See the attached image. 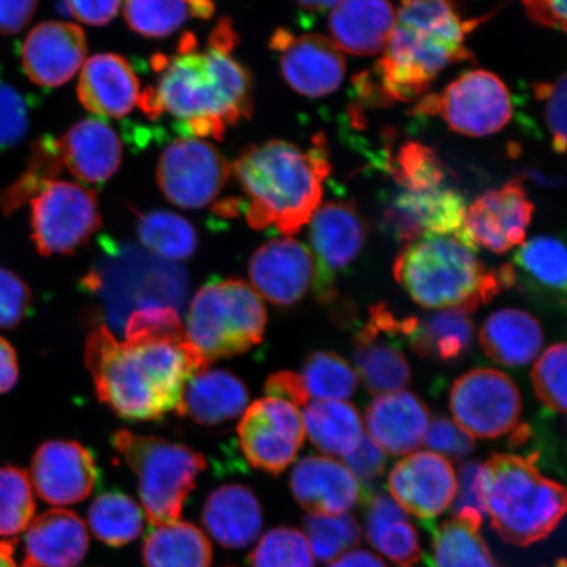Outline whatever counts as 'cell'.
<instances>
[{
  "label": "cell",
  "instance_id": "cell-6",
  "mask_svg": "<svg viewBox=\"0 0 567 567\" xmlns=\"http://www.w3.org/2000/svg\"><path fill=\"white\" fill-rule=\"evenodd\" d=\"M478 487L482 514L503 542L528 547L547 538L564 519L566 491L544 477L535 457L499 453L481 464Z\"/></svg>",
  "mask_w": 567,
  "mask_h": 567
},
{
  "label": "cell",
  "instance_id": "cell-29",
  "mask_svg": "<svg viewBox=\"0 0 567 567\" xmlns=\"http://www.w3.org/2000/svg\"><path fill=\"white\" fill-rule=\"evenodd\" d=\"M203 524L223 547L243 549L257 540L264 527V509L250 488L224 485L205 502Z\"/></svg>",
  "mask_w": 567,
  "mask_h": 567
},
{
  "label": "cell",
  "instance_id": "cell-12",
  "mask_svg": "<svg viewBox=\"0 0 567 567\" xmlns=\"http://www.w3.org/2000/svg\"><path fill=\"white\" fill-rule=\"evenodd\" d=\"M453 420L473 439H495L519 423L522 396L507 374L477 368L461 375L451 389Z\"/></svg>",
  "mask_w": 567,
  "mask_h": 567
},
{
  "label": "cell",
  "instance_id": "cell-23",
  "mask_svg": "<svg viewBox=\"0 0 567 567\" xmlns=\"http://www.w3.org/2000/svg\"><path fill=\"white\" fill-rule=\"evenodd\" d=\"M290 488L309 515H347L363 495L358 480L344 464L323 456H309L297 463Z\"/></svg>",
  "mask_w": 567,
  "mask_h": 567
},
{
  "label": "cell",
  "instance_id": "cell-40",
  "mask_svg": "<svg viewBox=\"0 0 567 567\" xmlns=\"http://www.w3.org/2000/svg\"><path fill=\"white\" fill-rule=\"evenodd\" d=\"M89 526L97 540L110 547H124L142 534L144 512L130 495L105 493L92 503Z\"/></svg>",
  "mask_w": 567,
  "mask_h": 567
},
{
  "label": "cell",
  "instance_id": "cell-42",
  "mask_svg": "<svg viewBox=\"0 0 567 567\" xmlns=\"http://www.w3.org/2000/svg\"><path fill=\"white\" fill-rule=\"evenodd\" d=\"M35 501L30 474L0 466V537L16 538L34 519Z\"/></svg>",
  "mask_w": 567,
  "mask_h": 567
},
{
  "label": "cell",
  "instance_id": "cell-60",
  "mask_svg": "<svg viewBox=\"0 0 567 567\" xmlns=\"http://www.w3.org/2000/svg\"><path fill=\"white\" fill-rule=\"evenodd\" d=\"M302 9L309 11H324L336 7L339 0H296Z\"/></svg>",
  "mask_w": 567,
  "mask_h": 567
},
{
  "label": "cell",
  "instance_id": "cell-54",
  "mask_svg": "<svg viewBox=\"0 0 567 567\" xmlns=\"http://www.w3.org/2000/svg\"><path fill=\"white\" fill-rule=\"evenodd\" d=\"M266 393L272 399L292 403L296 408L307 405L310 399L301 374L289 371L269 375L266 381Z\"/></svg>",
  "mask_w": 567,
  "mask_h": 567
},
{
  "label": "cell",
  "instance_id": "cell-51",
  "mask_svg": "<svg viewBox=\"0 0 567 567\" xmlns=\"http://www.w3.org/2000/svg\"><path fill=\"white\" fill-rule=\"evenodd\" d=\"M30 126L25 99L10 84L0 82V147H11L24 138Z\"/></svg>",
  "mask_w": 567,
  "mask_h": 567
},
{
  "label": "cell",
  "instance_id": "cell-32",
  "mask_svg": "<svg viewBox=\"0 0 567 567\" xmlns=\"http://www.w3.org/2000/svg\"><path fill=\"white\" fill-rule=\"evenodd\" d=\"M544 332L540 322L519 309H502L488 317L480 331L482 350L495 363L522 367L540 353Z\"/></svg>",
  "mask_w": 567,
  "mask_h": 567
},
{
  "label": "cell",
  "instance_id": "cell-8",
  "mask_svg": "<svg viewBox=\"0 0 567 567\" xmlns=\"http://www.w3.org/2000/svg\"><path fill=\"white\" fill-rule=\"evenodd\" d=\"M267 311L257 290L243 279L209 281L190 301L187 338L208 364L261 343Z\"/></svg>",
  "mask_w": 567,
  "mask_h": 567
},
{
  "label": "cell",
  "instance_id": "cell-4",
  "mask_svg": "<svg viewBox=\"0 0 567 567\" xmlns=\"http://www.w3.org/2000/svg\"><path fill=\"white\" fill-rule=\"evenodd\" d=\"M482 20L463 19L453 0H402L374 69L382 101H420L443 70L472 60L466 35Z\"/></svg>",
  "mask_w": 567,
  "mask_h": 567
},
{
  "label": "cell",
  "instance_id": "cell-61",
  "mask_svg": "<svg viewBox=\"0 0 567 567\" xmlns=\"http://www.w3.org/2000/svg\"><path fill=\"white\" fill-rule=\"evenodd\" d=\"M0 567H17L13 559V543L0 540Z\"/></svg>",
  "mask_w": 567,
  "mask_h": 567
},
{
  "label": "cell",
  "instance_id": "cell-34",
  "mask_svg": "<svg viewBox=\"0 0 567 567\" xmlns=\"http://www.w3.org/2000/svg\"><path fill=\"white\" fill-rule=\"evenodd\" d=\"M482 514L463 508L432 529L430 567H501L481 536Z\"/></svg>",
  "mask_w": 567,
  "mask_h": 567
},
{
  "label": "cell",
  "instance_id": "cell-24",
  "mask_svg": "<svg viewBox=\"0 0 567 567\" xmlns=\"http://www.w3.org/2000/svg\"><path fill=\"white\" fill-rule=\"evenodd\" d=\"M76 94L92 115L123 118L138 105L141 86L124 56L102 53L84 62Z\"/></svg>",
  "mask_w": 567,
  "mask_h": 567
},
{
  "label": "cell",
  "instance_id": "cell-62",
  "mask_svg": "<svg viewBox=\"0 0 567 567\" xmlns=\"http://www.w3.org/2000/svg\"><path fill=\"white\" fill-rule=\"evenodd\" d=\"M553 567H566L565 558L558 559V561Z\"/></svg>",
  "mask_w": 567,
  "mask_h": 567
},
{
  "label": "cell",
  "instance_id": "cell-17",
  "mask_svg": "<svg viewBox=\"0 0 567 567\" xmlns=\"http://www.w3.org/2000/svg\"><path fill=\"white\" fill-rule=\"evenodd\" d=\"M388 487L403 512L429 524L452 505L457 476L450 461L437 453L415 452L393 467Z\"/></svg>",
  "mask_w": 567,
  "mask_h": 567
},
{
  "label": "cell",
  "instance_id": "cell-22",
  "mask_svg": "<svg viewBox=\"0 0 567 567\" xmlns=\"http://www.w3.org/2000/svg\"><path fill=\"white\" fill-rule=\"evenodd\" d=\"M465 213L463 196L443 186L405 190L389 205L385 218L395 237L409 244L429 234H463Z\"/></svg>",
  "mask_w": 567,
  "mask_h": 567
},
{
  "label": "cell",
  "instance_id": "cell-37",
  "mask_svg": "<svg viewBox=\"0 0 567 567\" xmlns=\"http://www.w3.org/2000/svg\"><path fill=\"white\" fill-rule=\"evenodd\" d=\"M142 557L146 567H210L213 548L200 528L177 520L154 527Z\"/></svg>",
  "mask_w": 567,
  "mask_h": 567
},
{
  "label": "cell",
  "instance_id": "cell-2",
  "mask_svg": "<svg viewBox=\"0 0 567 567\" xmlns=\"http://www.w3.org/2000/svg\"><path fill=\"white\" fill-rule=\"evenodd\" d=\"M84 363L99 401L126 421L162 420L181 406L184 389L208 368L187 337H113L105 326L91 332Z\"/></svg>",
  "mask_w": 567,
  "mask_h": 567
},
{
  "label": "cell",
  "instance_id": "cell-39",
  "mask_svg": "<svg viewBox=\"0 0 567 567\" xmlns=\"http://www.w3.org/2000/svg\"><path fill=\"white\" fill-rule=\"evenodd\" d=\"M137 237L148 252L174 261L193 258L198 245L197 231L187 218L168 210L137 213Z\"/></svg>",
  "mask_w": 567,
  "mask_h": 567
},
{
  "label": "cell",
  "instance_id": "cell-7",
  "mask_svg": "<svg viewBox=\"0 0 567 567\" xmlns=\"http://www.w3.org/2000/svg\"><path fill=\"white\" fill-rule=\"evenodd\" d=\"M118 455L138 480V493L153 527L181 520L184 503L194 491L207 458L184 444L157 436L117 431L112 437Z\"/></svg>",
  "mask_w": 567,
  "mask_h": 567
},
{
  "label": "cell",
  "instance_id": "cell-9",
  "mask_svg": "<svg viewBox=\"0 0 567 567\" xmlns=\"http://www.w3.org/2000/svg\"><path fill=\"white\" fill-rule=\"evenodd\" d=\"M414 112L441 116L453 132L464 136L486 137L509 123L513 101L498 75L473 70L458 76L441 94L424 95Z\"/></svg>",
  "mask_w": 567,
  "mask_h": 567
},
{
  "label": "cell",
  "instance_id": "cell-63",
  "mask_svg": "<svg viewBox=\"0 0 567 567\" xmlns=\"http://www.w3.org/2000/svg\"><path fill=\"white\" fill-rule=\"evenodd\" d=\"M402 567H410V566H402Z\"/></svg>",
  "mask_w": 567,
  "mask_h": 567
},
{
  "label": "cell",
  "instance_id": "cell-35",
  "mask_svg": "<svg viewBox=\"0 0 567 567\" xmlns=\"http://www.w3.org/2000/svg\"><path fill=\"white\" fill-rule=\"evenodd\" d=\"M365 535L372 547L382 556L401 566L421 561L420 536L403 509L392 496L374 494L364 498Z\"/></svg>",
  "mask_w": 567,
  "mask_h": 567
},
{
  "label": "cell",
  "instance_id": "cell-46",
  "mask_svg": "<svg viewBox=\"0 0 567 567\" xmlns=\"http://www.w3.org/2000/svg\"><path fill=\"white\" fill-rule=\"evenodd\" d=\"M252 567H316L303 532L292 527L272 528L251 551Z\"/></svg>",
  "mask_w": 567,
  "mask_h": 567
},
{
  "label": "cell",
  "instance_id": "cell-10",
  "mask_svg": "<svg viewBox=\"0 0 567 567\" xmlns=\"http://www.w3.org/2000/svg\"><path fill=\"white\" fill-rule=\"evenodd\" d=\"M30 202L31 237L44 257L74 254L102 228L97 197L81 184L49 182Z\"/></svg>",
  "mask_w": 567,
  "mask_h": 567
},
{
  "label": "cell",
  "instance_id": "cell-5",
  "mask_svg": "<svg viewBox=\"0 0 567 567\" xmlns=\"http://www.w3.org/2000/svg\"><path fill=\"white\" fill-rule=\"evenodd\" d=\"M396 282L411 299L431 310L472 313L503 287L498 269L487 271L477 247L463 234H429L411 240L395 259Z\"/></svg>",
  "mask_w": 567,
  "mask_h": 567
},
{
  "label": "cell",
  "instance_id": "cell-48",
  "mask_svg": "<svg viewBox=\"0 0 567 567\" xmlns=\"http://www.w3.org/2000/svg\"><path fill=\"white\" fill-rule=\"evenodd\" d=\"M32 292L16 272L0 267V329L17 328L30 315Z\"/></svg>",
  "mask_w": 567,
  "mask_h": 567
},
{
  "label": "cell",
  "instance_id": "cell-55",
  "mask_svg": "<svg viewBox=\"0 0 567 567\" xmlns=\"http://www.w3.org/2000/svg\"><path fill=\"white\" fill-rule=\"evenodd\" d=\"M39 0H0V34H16L30 24Z\"/></svg>",
  "mask_w": 567,
  "mask_h": 567
},
{
  "label": "cell",
  "instance_id": "cell-41",
  "mask_svg": "<svg viewBox=\"0 0 567 567\" xmlns=\"http://www.w3.org/2000/svg\"><path fill=\"white\" fill-rule=\"evenodd\" d=\"M305 389L316 400L343 401L357 392V372L334 352L317 351L305 360L301 374Z\"/></svg>",
  "mask_w": 567,
  "mask_h": 567
},
{
  "label": "cell",
  "instance_id": "cell-13",
  "mask_svg": "<svg viewBox=\"0 0 567 567\" xmlns=\"http://www.w3.org/2000/svg\"><path fill=\"white\" fill-rule=\"evenodd\" d=\"M309 224L315 293L319 302L329 303L337 297V276L363 250L368 228L357 207L347 202L319 205Z\"/></svg>",
  "mask_w": 567,
  "mask_h": 567
},
{
  "label": "cell",
  "instance_id": "cell-15",
  "mask_svg": "<svg viewBox=\"0 0 567 567\" xmlns=\"http://www.w3.org/2000/svg\"><path fill=\"white\" fill-rule=\"evenodd\" d=\"M271 48L279 55L284 80L297 94L307 97L328 96L344 80L343 52L328 35H297L287 30H278L272 35Z\"/></svg>",
  "mask_w": 567,
  "mask_h": 567
},
{
  "label": "cell",
  "instance_id": "cell-56",
  "mask_svg": "<svg viewBox=\"0 0 567 567\" xmlns=\"http://www.w3.org/2000/svg\"><path fill=\"white\" fill-rule=\"evenodd\" d=\"M534 23L566 32V0H522Z\"/></svg>",
  "mask_w": 567,
  "mask_h": 567
},
{
  "label": "cell",
  "instance_id": "cell-47",
  "mask_svg": "<svg viewBox=\"0 0 567 567\" xmlns=\"http://www.w3.org/2000/svg\"><path fill=\"white\" fill-rule=\"evenodd\" d=\"M537 399L555 413L566 411V346L559 343L549 347L536 361L532 371Z\"/></svg>",
  "mask_w": 567,
  "mask_h": 567
},
{
  "label": "cell",
  "instance_id": "cell-58",
  "mask_svg": "<svg viewBox=\"0 0 567 567\" xmlns=\"http://www.w3.org/2000/svg\"><path fill=\"white\" fill-rule=\"evenodd\" d=\"M19 380V363L16 349L9 340L0 337V394L9 393Z\"/></svg>",
  "mask_w": 567,
  "mask_h": 567
},
{
  "label": "cell",
  "instance_id": "cell-53",
  "mask_svg": "<svg viewBox=\"0 0 567 567\" xmlns=\"http://www.w3.org/2000/svg\"><path fill=\"white\" fill-rule=\"evenodd\" d=\"M123 0H65L70 16L83 24L101 27L116 18Z\"/></svg>",
  "mask_w": 567,
  "mask_h": 567
},
{
  "label": "cell",
  "instance_id": "cell-38",
  "mask_svg": "<svg viewBox=\"0 0 567 567\" xmlns=\"http://www.w3.org/2000/svg\"><path fill=\"white\" fill-rule=\"evenodd\" d=\"M215 10L213 0H125L124 17L132 31L163 39L190 19H210Z\"/></svg>",
  "mask_w": 567,
  "mask_h": 567
},
{
  "label": "cell",
  "instance_id": "cell-57",
  "mask_svg": "<svg viewBox=\"0 0 567 567\" xmlns=\"http://www.w3.org/2000/svg\"><path fill=\"white\" fill-rule=\"evenodd\" d=\"M481 464L467 463L460 467L457 476V491L452 505L455 513L463 508H474L482 514L478 473ZM484 515V514H482Z\"/></svg>",
  "mask_w": 567,
  "mask_h": 567
},
{
  "label": "cell",
  "instance_id": "cell-59",
  "mask_svg": "<svg viewBox=\"0 0 567 567\" xmlns=\"http://www.w3.org/2000/svg\"><path fill=\"white\" fill-rule=\"evenodd\" d=\"M328 567H388L379 556L363 549H353L331 561Z\"/></svg>",
  "mask_w": 567,
  "mask_h": 567
},
{
  "label": "cell",
  "instance_id": "cell-11",
  "mask_svg": "<svg viewBox=\"0 0 567 567\" xmlns=\"http://www.w3.org/2000/svg\"><path fill=\"white\" fill-rule=\"evenodd\" d=\"M231 165L210 142L181 137L161 154L157 182L169 203L183 209L208 207L223 193Z\"/></svg>",
  "mask_w": 567,
  "mask_h": 567
},
{
  "label": "cell",
  "instance_id": "cell-19",
  "mask_svg": "<svg viewBox=\"0 0 567 567\" xmlns=\"http://www.w3.org/2000/svg\"><path fill=\"white\" fill-rule=\"evenodd\" d=\"M31 481L42 499L59 507L87 499L99 480L94 455L78 442L41 444L32 460Z\"/></svg>",
  "mask_w": 567,
  "mask_h": 567
},
{
  "label": "cell",
  "instance_id": "cell-14",
  "mask_svg": "<svg viewBox=\"0 0 567 567\" xmlns=\"http://www.w3.org/2000/svg\"><path fill=\"white\" fill-rule=\"evenodd\" d=\"M238 441L254 467L280 474L293 463L305 441L300 410L272 396L255 401L238 424Z\"/></svg>",
  "mask_w": 567,
  "mask_h": 567
},
{
  "label": "cell",
  "instance_id": "cell-31",
  "mask_svg": "<svg viewBox=\"0 0 567 567\" xmlns=\"http://www.w3.org/2000/svg\"><path fill=\"white\" fill-rule=\"evenodd\" d=\"M474 323L463 310H439L427 317L400 319V334L417 357L457 360L470 350Z\"/></svg>",
  "mask_w": 567,
  "mask_h": 567
},
{
  "label": "cell",
  "instance_id": "cell-50",
  "mask_svg": "<svg viewBox=\"0 0 567 567\" xmlns=\"http://www.w3.org/2000/svg\"><path fill=\"white\" fill-rule=\"evenodd\" d=\"M423 444L449 461H461L474 450V439L445 416L430 421Z\"/></svg>",
  "mask_w": 567,
  "mask_h": 567
},
{
  "label": "cell",
  "instance_id": "cell-16",
  "mask_svg": "<svg viewBox=\"0 0 567 567\" xmlns=\"http://www.w3.org/2000/svg\"><path fill=\"white\" fill-rule=\"evenodd\" d=\"M353 339V363L358 378L371 394L399 392L409 385L411 370L400 344V318L388 305L378 303Z\"/></svg>",
  "mask_w": 567,
  "mask_h": 567
},
{
  "label": "cell",
  "instance_id": "cell-52",
  "mask_svg": "<svg viewBox=\"0 0 567 567\" xmlns=\"http://www.w3.org/2000/svg\"><path fill=\"white\" fill-rule=\"evenodd\" d=\"M344 458V465L359 484H367L379 478L385 471L386 455L370 435H363L357 449Z\"/></svg>",
  "mask_w": 567,
  "mask_h": 567
},
{
  "label": "cell",
  "instance_id": "cell-20",
  "mask_svg": "<svg viewBox=\"0 0 567 567\" xmlns=\"http://www.w3.org/2000/svg\"><path fill=\"white\" fill-rule=\"evenodd\" d=\"M257 293L278 307L300 302L313 287L315 259L309 247L293 238L272 239L260 246L248 265Z\"/></svg>",
  "mask_w": 567,
  "mask_h": 567
},
{
  "label": "cell",
  "instance_id": "cell-25",
  "mask_svg": "<svg viewBox=\"0 0 567 567\" xmlns=\"http://www.w3.org/2000/svg\"><path fill=\"white\" fill-rule=\"evenodd\" d=\"M368 432L390 455H410L423 444L430 424L427 406L408 390L379 394L365 413Z\"/></svg>",
  "mask_w": 567,
  "mask_h": 567
},
{
  "label": "cell",
  "instance_id": "cell-30",
  "mask_svg": "<svg viewBox=\"0 0 567 567\" xmlns=\"http://www.w3.org/2000/svg\"><path fill=\"white\" fill-rule=\"evenodd\" d=\"M248 400L247 386L236 374L205 370L188 381L176 413L207 427H217L243 415Z\"/></svg>",
  "mask_w": 567,
  "mask_h": 567
},
{
  "label": "cell",
  "instance_id": "cell-3",
  "mask_svg": "<svg viewBox=\"0 0 567 567\" xmlns=\"http://www.w3.org/2000/svg\"><path fill=\"white\" fill-rule=\"evenodd\" d=\"M331 165L324 140L302 148L271 140L245 148L231 163L247 198L245 215L255 230L274 228L292 237L309 224L322 202L323 182Z\"/></svg>",
  "mask_w": 567,
  "mask_h": 567
},
{
  "label": "cell",
  "instance_id": "cell-27",
  "mask_svg": "<svg viewBox=\"0 0 567 567\" xmlns=\"http://www.w3.org/2000/svg\"><path fill=\"white\" fill-rule=\"evenodd\" d=\"M59 146L63 167L84 183H105L122 165V140L102 120H82L71 126Z\"/></svg>",
  "mask_w": 567,
  "mask_h": 567
},
{
  "label": "cell",
  "instance_id": "cell-43",
  "mask_svg": "<svg viewBox=\"0 0 567 567\" xmlns=\"http://www.w3.org/2000/svg\"><path fill=\"white\" fill-rule=\"evenodd\" d=\"M303 524V535L319 561H334L361 542V528L351 515H308Z\"/></svg>",
  "mask_w": 567,
  "mask_h": 567
},
{
  "label": "cell",
  "instance_id": "cell-18",
  "mask_svg": "<svg viewBox=\"0 0 567 567\" xmlns=\"http://www.w3.org/2000/svg\"><path fill=\"white\" fill-rule=\"evenodd\" d=\"M519 181L487 190L465 213L464 236L471 244L484 246L495 254H505L524 243L534 215Z\"/></svg>",
  "mask_w": 567,
  "mask_h": 567
},
{
  "label": "cell",
  "instance_id": "cell-1",
  "mask_svg": "<svg viewBox=\"0 0 567 567\" xmlns=\"http://www.w3.org/2000/svg\"><path fill=\"white\" fill-rule=\"evenodd\" d=\"M238 34L229 19L213 28L208 45L197 48L186 34L173 55H155L154 84L141 91L138 106L148 118L169 116L184 137L221 140L226 131L252 116L250 71L236 56Z\"/></svg>",
  "mask_w": 567,
  "mask_h": 567
},
{
  "label": "cell",
  "instance_id": "cell-21",
  "mask_svg": "<svg viewBox=\"0 0 567 567\" xmlns=\"http://www.w3.org/2000/svg\"><path fill=\"white\" fill-rule=\"evenodd\" d=\"M87 39L81 27L65 21L35 25L21 48V65L30 81L41 87H60L83 66Z\"/></svg>",
  "mask_w": 567,
  "mask_h": 567
},
{
  "label": "cell",
  "instance_id": "cell-33",
  "mask_svg": "<svg viewBox=\"0 0 567 567\" xmlns=\"http://www.w3.org/2000/svg\"><path fill=\"white\" fill-rule=\"evenodd\" d=\"M508 266L514 287L520 286L528 292L565 303L567 260L561 240L549 236L532 238L522 244Z\"/></svg>",
  "mask_w": 567,
  "mask_h": 567
},
{
  "label": "cell",
  "instance_id": "cell-36",
  "mask_svg": "<svg viewBox=\"0 0 567 567\" xmlns=\"http://www.w3.org/2000/svg\"><path fill=\"white\" fill-rule=\"evenodd\" d=\"M305 434L318 451L329 456H347L363 437V421L350 402L316 400L303 406Z\"/></svg>",
  "mask_w": 567,
  "mask_h": 567
},
{
  "label": "cell",
  "instance_id": "cell-49",
  "mask_svg": "<svg viewBox=\"0 0 567 567\" xmlns=\"http://www.w3.org/2000/svg\"><path fill=\"white\" fill-rule=\"evenodd\" d=\"M566 74L555 82L537 83L535 95L543 103L553 147L559 154L566 151Z\"/></svg>",
  "mask_w": 567,
  "mask_h": 567
},
{
  "label": "cell",
  "instance_id": "cell-45",
  "mask_svg": "<svg viewBox=\"0 0 567 567\" xmlns=\"http://www.w3.org/2000/svg\"><path fill=\"white\" fill-rule=\"evenodd\" d=\"M390 173L410 193L443 187L445 177L442 161L431 147L420 142H408L401 146L390 165Z\"/></svg>",
  "mask_w": 567,
  "mask_h": 567
},
{
  "label": "cell",
  "instance_id": "cell-26",
  "mask_svg": "<svg viewBox=\"0 0 567 567\" xmlns=\"http://www.w3.org/2000/svg\"><path fill=\"white\" fill-rule=\"evenodd\" d=\"M89 532L80 516L53 508L25 529L23 567H76L89 550Z\"/></svg>",
  "mask_w": 567,
  "mask_h": 567
},
{
  "label": "cell",
  "instance_id": "cell-44",
  "mask_svg": "<svg viewBox=\"0 0 567 567\" xmlns=\"http://www.w3.org/2000/svg\"><path fill=\"white\" fill-rule=\"evenodd\" d=\"M63 168L59 140L42 137L35 142L25 173L7 190L2 200L3 209L13 212L21 204L30 202L45 184L55 181Z\"/></svg>",
  "mask_w": 567,
  "mask_h": 567
},
{
  "label": "cell",
  "instance_id": "cell-28",
  "mask_svg": "<svg viewBox=\"0 0 567 567\" xmlns=\"http://www.w3.org/2000/svg\"><path fill=\"white\" fill-rule=\"evenodd\" d=\"M329 18L331 40L343 53L382 54L395 23L388 0H339Z\"/></svg>",
  "mask_w": 567,
  "mask_h": 567
}]
</instances>
